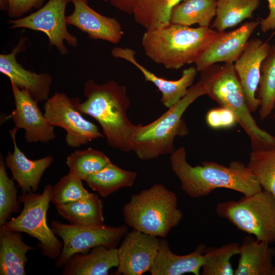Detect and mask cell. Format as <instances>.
Segmentation results:
<instances>
[{
  "label": "cell",
  "instance_id": "obj_6",
  "mask_svg": "<svg viewBox=\"0 0 275 275\" xmlns=\"http://www.w3.org/2000/svg\"><path fill=\"white\" fill-rule=\"evenodd\" d=\"M177 198L160 183L131 196L123 207L128 226L144 233L164 238L183 218Z\"/></svg>",
  "mask_w": 275,
  "mask_h": 275
},
{
  "label": "cell",
  "instance_id": "obj_18",
  "mask_svg": "<svg viewBox=\"0 0 275 275\" xmlns=\"http://www.w3.org/2000/svg\"><path fill=\"white\" fill-rule=\"evenodd\" d=\"M111 54L114 58L125 60L134 65L142 73L146 81L152 82L157 88L161 94L160 101L168 108L186 95L197 75L196 68L191 66L183 70L178 79L168 80L157 76L139 63L135 58V51L131 48L116 47L112 49Z\"/></svg>",
  "mask_w": 275,
  "mask_h": 275
},
{
  "label": "cell",
  "instance_id": "obj_23",
  "mask_svg": "<svg viewBox=\"0 0 275 275\" xmlns=\"http://www.w3.org/2000/svg\"><path fill=\"white\" fill-rule=\"evenodd\" d=\"M35 248L22 240L20 232L0 227V274L24 275L29 258L26 254Z\"/></svg>",
  "mask_w": 275,
  "mask_h": 275
},
{
  "label": "cell",
  "instance_id": "obj_31",
  "mask_svg": "<svg viewBox=\"0 0 275 275\" xmlns=\"http://www.w3.org/2000/svg\"><path fill=\"white\" fill-rule=\"evenodd\" d=\"M238 242H231L220 247H206L204 252L202 275H233L231 258L238 255Z\"/></svg>",
  "mask_w": 275,
  "mask_h": 275
},
{
  "label": "cell",
  "instance_id": "obj_9",
  "mask_svg": "<svg viewBox=\"0 0 275 275\" xmlns=\"http://www.w3.org/2000/svg\"><path fill=\"white\" fill-rule=\"evenodd\" d=\"M51 229L56 235L61 238L63 246L55 266H64L74 254L88 252L92 248L103 245L108 248H116L128 232L127 225L111 227H87L65 224L53 220Z\"/></svg>",
  "mask_w": 275,
  "mask_h": 275
},
{
  "label": "cell",
  "instance_id": "obj_8",
  "mask_svg": "<svg viewBox=\"0 0 275 275\" xmlns=\"http://www.w3.org/2000/svg\"><path fill=\"white\" fill-rule=\"evenodd\" d=\"M52 186L46 185L43 192L22 193L18 200L23 204L19 215L12 217L1 227L6 229L26 233L36 238L42 254L50 259H57L61 254L63 243L56 236L47 223V212L50 201Z\"/></svg>",
  "mask_w": 275,
  "mask_h": 275
},
{
  "label": "cell",
  "instance_id": "obj_15",
  "mask_svg": "<svg viewBox=\"0 0 275 275\" xmlns=\"http://www.w3.org/2000/svg\"><path fill=\"white\" fill-rule=\"evenodd\" d=\"M259 22L258 20L246 22L234 30L222 32L194 63L197 71L201 72L218 62L235 63Z\"/></svg>",
  "mask_w": 275,
  "mask_h": 275
},
{
  "label": "cell",
  "instance_id": "obj_34",
  "mask_svg": "<svg viewBox=\"0 0 275 275\" xmlns=\"http://www.w3.org/2000/svg\"><path fill=\"white\" fill-rule=\"evenodd\" d=\"M81 180L69 173L63 177L50 191V201L54 206L73 202L89 196Z\"/></svg>",
  "mask_w": 275,
  "mask_h": 275
},
{
  "label": "cell",
  "instance_id": "obj_35",
  "mask_svg": "<svg viewBox=\"0 0 275 275\" xmlns=\"http://www.w3.org/2000/svg\"><path fill=\"white\" fill-rule=\"evenodd\" d=\"M206 121L210 127L216 129L229 128L237 123L235 115L222 106L210 109L206 114Z\"/></svg>",
  "mask_w": 275,
  "mask_h": 275
},
{
  "label": "cell",
  "instance_id": "obj_3",
  "mask_svg": "<svg viewBox=\"0 0 275 275\" xmlns=\"http://www.w3.org/2000/svg\"><path fill=\"white\" fill-rule=\"evenodd\" d=\"M222 32L209 28L170 23L146 30L142 38L145 54L167 69H178L195 63Z\"/></svg>",
  "mask_w": 275,
  "mask_h": 275
},
{
  "label": "cell",
  "instance_id": "obj_41",
  "mask_svg": "<svg viewBox=\"0 0 275 275\" xmlns=\"http://www.w3.org/2000/svg\"><path fill=\"white\" fill-rule=\"evenodd\" d=\"M274 120H275V113H274Z\"/></svg>",
  "mask_w": 275,
  "mask_h": 275
},
{
  "label": "cell",
  "instance_id": "obj_19",
  "mask_svg": "<svg viewBox=\"0 0 275 275\" xmlns=\"http://www.w3.org/2000/svg\"><path fill=\"white\" fill-rule=\"evenodd\" d=\"M17 130L15 127L9 131L14 148L12 153H8L5 164L10 170L12 179L18 183L22 193L36 192L43 173L52 162L53 157L47 155L36 160L29 159L17 146L16 141Z\"/></svg>",
  "mask_w": 275,
  "mask_h": 275
},
{
  "label": "cell",
  "instance_id": "obj_4",
  "mask_svg": "<svg viewBox=\"0 0 275 275\" xmlns=\"http://www.w3.org/2000/svg\"><path fill=\"white\" fill-rule=\"evenodd\" d=\"M200 79L206 95L235 115L250 139L252 150L275 147V136L260 128L251 114L234 64H213L201 72Z\"/></svg>",
  "mask_w": 275,
  "mask_h": 275
},
{
  "label": "cell",
  "instance_id": "obj_22",
  "mask_svg": "<svg viewBox=\"0 0 275 275\" xmlns=\"http://www.w3.org/2000/svg\"><path fill=\"white\" fill-rule=\"evenodd\" d=\"M119 264L118 249L99 245L89 253L73 255L63 266V275H107Z\"/></svg>",
  "mask_w": 275,
  "mask_h": 275
},
{
  "label": "cell",
  "instance_id": "obj_7",
  "mask_svg": "<svg viewBox=\"0 0 275 275\" xmlns=\"http://www.w3.org/2000/svg\"><path fill=\"white\" fill-rule=\"evenodd\" d=\"M215 212L257 240L275 242V197L271 193L262 190L238 201L218 203Z\"/></svg>",
  "mask_w": 275,
  "mask_h": 275
},
{
  "label": "cell",
  "instance_id": "obj_29",
  "mask_svg": "<svg viewBox=\"0 0 275 275\" xmlns=\"http://www.w3.org/2000/svg\"><path fill=\"white\" fill-rule=\"evenodd\" d=\"M260 101L259 115L264 120L275 107V42L261 66V76L257 91Z\"/></svg>",
  "mask_w": 275,
  "mask_h": 275
},
{
  "label": "cell",
  "instance_id": "obj_33",
  "mask_svg": "<svg viewBox=\"0 0 275 275\" xmlns=\"http://www.w3.org/2000/svg\"><path fill=\"white\" fill-rule=\"evenodd\" d=\"M4 158L0 155V226L9 221L12 213L19 211L17 188L13 179L9 178Z\"/></svg>",
  "mask_w": 275,
  "mask_h": 275
},
{
  "label": "cell",
  "instance_id": "obj_10",
  "mask_svg": "<svg viewBox=\"0 0 275 275\" xmlns=\"http://www.w3.org/2000/svg\"><path fill=\"white\" fill-rule=\"evenodd\" d=\"M75 100L65 93L56 92L44 104L45 117L52 126L66 131V143L72 148L104 137L95 124L82 116L75 106Z\"/></svg>",
  "mask_w": 275,
  "mask_h": 275
},
{
  "label": "cell",
  "instance_id": "obj_25",
  "mask_svg": "<svg viewBox=\"0 0 275 275\" xmlns=\"http://www.w3.org/2000/svg\"><path fill=\"white\" fill-rule=\"evenodd\" d=\"M217 0H184L171 13L170 23L209 28L216 15Z\"/></svg>",
  "mask_w": 275,
  "mask_h": 275
},
{
  "label": "cell",
  "instance_id": "obj_12",
  "mask_svg": "<svg viewBox=\"0 0 275 275\" xmlns=\"http://www.w3.org/2000/svg\"><path fill=\"white\" fill-rule=\"evenodd\" d=\"M15 108L8 118H11L18 129L25 131L24 138L28 143H48L56 138L54 126L45 117L38 102L28 91L11 84Z\"/></svg>",
  "mask_w": 275,
  "mask_h": 275
},
{
  "label": "cell",
  "instance_id": "obj_2",
  "mask_svg": "<svg viewBox=\"0 0 275 275\" xmlns=\"http://www.w3.org/2000/svg\"><path fill=\"white\" fill-rule=\"evenodd\" d=\"M86 100L76 98L75 106L82 113L95 119L101 126L107 144L123 152L131 150V139L138 125L127 116L130 100L124 86L114 80L98 85L88 80L84 87Z\"/></svg>",
  "mask_w": 275,
  "mask_h": 275
},
{
  "label": "cell",
  "instance_id": "obj_38",
  "mask_svg": "<svg viewBox=\"0 0 275 275\" xmlns=\"http://www.w3.org/2000/svg\"><path fill=\"white\" fill-rule=\"evenodd\" d=\"M139 0H107V2L120 11L132 14Z\"/></svg>",
  "mask_w": 275,
  "mask_h": 275
},
{
  "label": "cell",
  "instance_id": "obj_40",
  "mask_svg": "<svg viewBox=\"0 0 275 275\" xmlns=\"http://www.w3.org/2000/svg\"><path fill=\"white\" fill-rule=\"evenodd\" d=\"M101 1H103L104 2H107V0H101Z\"/></svg>",
  "mask_w": 275,
  "mask_h": 275
},
{
  "label": "cell",
  "instance_id": "obj_30",
  "mask_svg": "<svg viewBox=\"0 0 275 275\" xmlns=\"http://www.w3.org/2000/svg\"><path fill=\"white\" fill-rule=\"evenodd\" d=\"M111 162L109 158L103 152L92 148L75 150L66 159L69 173L84 181Z\"/></svg>",
  "mask_w": 275,
  "mask_h": 275
},
{
  "label": "cell",
  "instance_id": "obj_21",
  "mask_svg": "<svg viewBox=\"0 0 275 275\" xmlns=\"http://www.w3.org/2000/svg\"><path fill=\"white\" fill-rule=\"evenodd\" d=\"M252 235L239 245L240 258L235 275H275V249Z\"/></svg>",
  "mask_w": 275,
  "mask_h": 275
},
{
  "label": "cell",
  "instance_id": "obj_32",
  "mask_svg": "<svg viewBox=\"0 0 275 275\" xmlns=\"http://www.w3.org/2000/svg\"><path fill=\"white\" fill-rule=\"evenodd\" d=\"M247 167L262 188L275 197V147L252 150Z\"/></svg>",
  "mask_w": 275,
  "mask_h": 275
},
{
  "label": "cell",
  "instance_id": "obj_13",
  "mask_svg": "<svg viewBox=\"0 0 275 275\" xmlns=\"http://www.w3.org/2000/svg\"><path fill=\"white\" fill-rule=\"evenodd\" d=\"M159 239L133 229L118 248L117 274L141 275L150 271L155 260Z\"/></svg>",
  "mask_w": 275,
  "mask_h": 275
},
{
  "label": "cell",
  "instance_id": "obj_24",
  "mask_svg": "<svg viewBox=\"0 0 275 275\" xmlns=\"http://www.w3.org/2000/svg\"><path fill=\"white\" fill-rule=\"evenodd\" d=\"M59 214L75 226L99 227L104 225L103 202L94 194L81 200L55 206Z\"/></svg>",
  "mask_w": 275,
  "mask_h": 275
},
{
  "label": "cell",
  "instance_id": "obj_39",
  "mask_svg": "<svg viewBox=\"0 0 275 275\" xmlns=\"http://www.w3.org/2000/svg\"><path fill=\"white\" fill-rule=\"evenodd\" d=\"M0 9L3 11H7L9 9V0H0Z\"/></svg>",
  "mask_w": 275,
  "mask_h": 275
},
{
  "label": "cell",
  "instance_id": "obj_28",
  "mask_svg": "<svg viewBox=\"0 0 275 275\" xmlns=\"http://www.w3.org/2000/svg\"><path fill=\"white\" fill-rule=\"evenodd\" d=\"M260 4V0H217L215 18L211 28L224 32L252 18Z\"/></svg>",
  "mask_w": 275,
  "mask_h": 275
},
{
  "label": "cell",
  "instance_id": "obj_27",
  "mask_svg": "<svg viewBox=\"0 0 275 275\" xmlns=\"http://www.w3.org/2000/svg\"><path fill=\"white\" fill-rule=\"evenodd\" d=\"M136 177V172L122 169L111 162L85 181L92 190L105 198L121 188L132 186Z\"/></svg>",
  "mask_w": 275,
  "mask_h": 275
},
{
  "label": "cell",
  "instance_id": "obj_36",
  "mask_svg": "<svg viewBox=\"0 0 275 275\" xmlns=\"http://www.w3.org/2000/svg\"><path fill=\"white\" fill-rule=\"evenodd\" d=\"M44 0H9L7 14L11 18H21L33 9H39L43 6Z\"/></svg>",
  "mask_w": 275,
  "mask_h": 275
},
{
  "label": "cell",
  "instance_id": "obj_20",
  "mask_svg": "<svg viewBox=\"0 0 275 275\" xmlns=\"http://www.w3.org/2000/svg\"><path fill=\"white\" fill-rule=\"evenodd\" d=\"M204 244H199L191 253L178 255L171 250L167 240L159 239L154 262L150 270L152 275H181L192 273L199 275L204 263Z\"/></svg>",
  "mask_w": 275,
  "mask_h": 275
},
{
  "label": "cell",
  "instance_id": "obj_1",
  "mask_svg": "<svg viewBox=\"0 0 275 275\" xmlns=\"http://www.w3.org/2000/svg\"><path fill=\"white\" fill-rule=\"evenodd\" d=\"M186 152L181 146L171 154L173 172L178 178L181 188L188 196L199 198L216 188H227L250 196L262 190L255 175L242 162L232 161L228 166L213 161H203L193 166L186 160Z\"/></svg>",
  "mask_w": 275,
  "mask_h": 275
},
{
  "label": "cell",
  "instance_id": "obj_26",
  "mask_svg": "<svg viewBox=\"0 0 275 275\" xmlns=\"http://www.w3.org/2000/svg\"><path fill=\"white\" fill-rule=\"evenodd\" d=\"M184 0H139L132 13L135 21L146 30L170 23L174 8Z\"/></svg>",
  "mask_w": 275,
  "mask_h": 275
},
{
  "label": "cell",
  "instance_id": "obj_5",
  "mask_svg": "<svg viewBox=\"0 0 275 275\" xmlns=\"http://www.w3.org/2000/svg\"><path fill=\"white\" fill-rule=\"evenodd\" d=\"M206 95L201 79L189 89L186 95L168 108L156 120L146 125L139 124L131 139V151L141 160H147L175 151V138L188 134L182 116L188 107L199 97Z\"/></svg>",
  "mask_w": 275,
  "mask_h": 275
},
{
  "label": "cell",
  "instance_id": "obj_11",
  "mask_svg": "<svg viewBox=\"0 0 275 275\" xmlns=\"http://www.w3.org/2000/svg\"><path fill=\"white\" fill-rule=\"evenodd\" d=\"M70 0H49L36 11L25 17L11 19L7 22L11 29L25 28L44 33L50 46H54L61 56L69 53L64 41L74 48L77 38L67 30L65 11Z\"/></svg>",
  "mask_w": 275,
  "mask_h": 275
},
{
  "label": "cell",
  "instance_id": "obj_17",
  "mask_svg": "<svg viewBox=\"0 0 275 275\" xmlns=\"http://www.w3.org/2000/svg\"><path fill=\"white\" fill-rule=\"evenodd\" d=\"M73 11L66 16L67 25H73L88 35L91 39L118 43L124 32L120 22L114 17L99 14L88 5V0H70Z\"/></svg>",
  "mask_w": 275,
  "mask_h": 275
},
{
  "label": "cell",
  "instance_id": "obj_14",
  "mask_svg": "<svg viewBox=\"0 0 275 275\" xmlns=\"http://www.w3.org/2000/svg\"><path fill=\"white\" fill-rule=\"evenodd\" d=\"M27 40V37H21L10 53L0 54V72L10 79L11 84L28 91L38 103L45 102L49 98L51 75L48 73L32 72L16 61V55L26 50Z\"/></svg>",
  "mask_w": 275,
  "mask_h": 275
},
{
  "label": "cell",
  "instance_id": "obj_37",
  "mask_svg": "<svg viewBox=\"0 0 275 275\" xmlns=\"http://www.w3.org/2000/svg\"><path fill=\"white\" fill-rule=\"evenodd\" d=\"M268 2L269 14L259 22L262 32L265 33L271 30H275V0H267Z\"/></svg>",
  "mask_w": 275,
  "mask_h": 275
},
{
  "label": "cell",
  "instance_id": "obj_16",
  "mask_svg": "<svg viewBox=\"0 0 275 275\" xmlns=\"http://www.w3.org/2000/svg\"><path fill=\"white\" fill-rule=\"evenodd\" d=\"M271 46L259 38L248 41L234 67L242 87L251 112L259 108L260 101L256 96L260 76L261 66L267 56Z\"/></svg>",
  "mask_w": 275,
  "mask_h": 275
}]
</instances>
